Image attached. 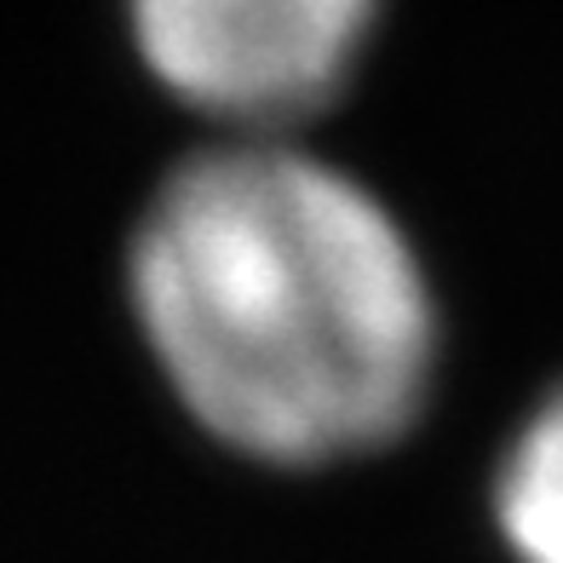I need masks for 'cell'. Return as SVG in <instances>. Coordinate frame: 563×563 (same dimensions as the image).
<instances>
[{
	"label": "cell",
	"mask_w": 563,
	"mask_h": 563,
	"mask_svg": "<svg viewBox=\"0 0 563 563\" xmlns=\"http://www.w3.org/2000/svg\"><path fill=\"white\" fill-rule=\"evenodd\" d=\"M126 299L173 397L276 466L391 443L438 374V294L408 230L288 139L173 167L126 247Z\"/></svg>",
	"instance_id": "6da1fadb"
},
{
	"label": "cell",
	"mask_w": 563,
	"mask_h": 563,
	"mask_svg": "<svg viewBox=\"0 0 563 563\" xmlns=\"http://www.w3.org/2000/svg\"><path fill=\"white\" fill-rule=\"evenodd\" d=\"M150 75L242 139H276L334 98L379 0H126Z\"/></svg>",
	"instance_id": "7a4b0ae2"
},
{
	"label": "cell",
	"mask_w": 563,
	"mask_h": 563,
	"mask_svg": "<svg viewBox=\"0 0 563 563\" xmlns=\"http://www.w3.org/2000/svg\"><path fill=\"white\" fill-rule=\"evenodd\" d=\"M495 529L518 563H563V386L529 408L500 454Z\"/></svg>",
	"instance_id": "3957f363"
}]
</instances>
